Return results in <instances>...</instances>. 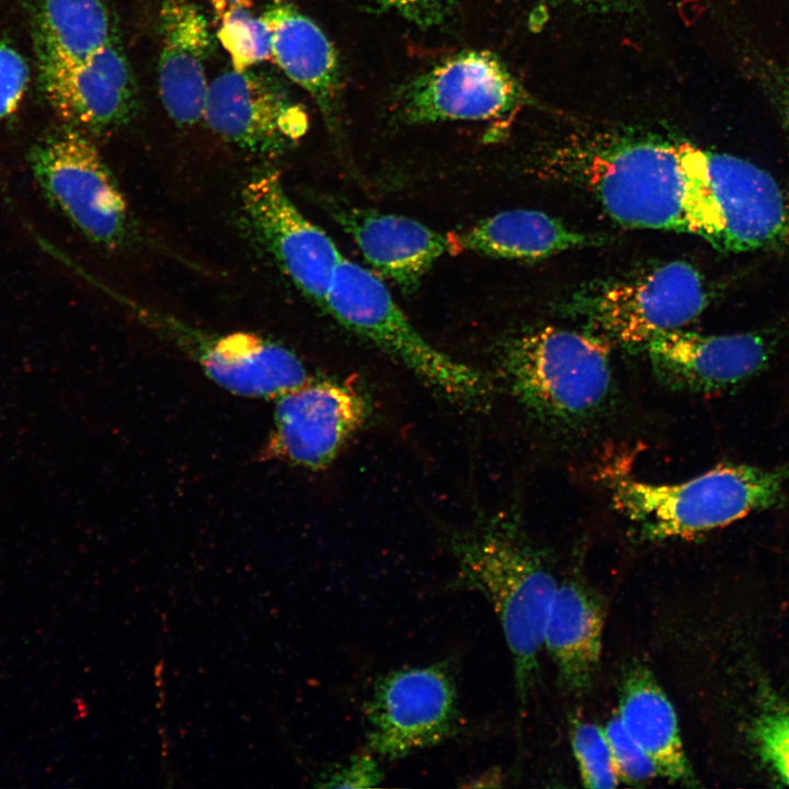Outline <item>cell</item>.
I'll return each instance as SVG.
<instances>
[{
	"label": "cell",
	"instance_id": "1",
	"mask_svg": "<svg viewBox=\"0 0 789 789\" xmlns=\"http://www.w3.org/2000/svg\"><path fill=\"white\" fill-rule=\"evenodd\" d=\"M550 165V174L584 186L624 226L708 236L705 155L691 144L622 140L558 155Z\"/></svg>",
	"mask_w": 789,
	"mask_h": 789
},
{
	"label": "cell",
	"instance_id": "2",
	"mask_svg": "<svg viewBox=\"0 0 789 789\" xmlns=\"http://www.w3.org/2000/svg\"><path fill=\"white\" fill-rule=\"evenodd\" d=\"M453 587L482 595L498 616L512 658L518 711L539 678L544 632L559 580L546 554L518 524L495 518L450 541Z\"/></svg>",
	"mask_w": 789,
	"mask_h": 789
},
{
	"label": "cell",
	"instance_id": "3",
	"mask_svg": "<svg viewBox=\"0 0 789 789\" xmlns=\"http://www.w3.org/2000/svg\"><path fill=\"white\" fill-rule=\"evenodd\" d=\"M614 507L645 540L699 536L789 505V460L776 466L724 461L675 484L617 478Z\"/></svg>",
	"mask_w": 789,
	"mask_h": 789
},
{
	"label": "cell",
	"instance_id": "4",
	"mask_svg": "<svg viewBox=\"0 0 789 789\" xmlns=\"http://www.w3.org/2000/svg\"><path fill=\"white\" fill-rule=\"evenodd\" d=\"M500 371L516 399L550 424L579 425L608 403L613 373L608 347L598 336L542 328L506 340L498 352Z\"/></svg>",
	"mask_w": 789,
	"mask_h": 789
},
{
	"label": "cell",
	"instance_id": "5",
	"mask_svg": "<svg viewBox=\"0 0 789 789\" xmlns=\"http://www.w3.org/2000/svg\"><path fill=\"white\" fill-rule=\"evenodd\" d=\"M324 309L447 398L476 403L491 393L481 371L427 342L382 282L355 262L344 258L339 262Z\"/></svg>",
	"mask_w": 789,
	"mask_h": 789
},
{
	"label": "cell",
	"instance_id": "6",
	"mask_svg": "<svg viewBox=\"0 0 789 789\" xmlns=\"http://www.w3.org/2000/svg\"><path fill=\"white\" fill-rule=\"evenodd\" d=\"M30 170L46 201L91 242L122 249L135 233L127 201L88 137L67 126L36 142Z\"/></svg>",
	"mask_w": 789,
	"mask_h": 789
},
{
	"label": "cell",
	"instance_id": "7",
	"mask_svg": "<svg viewBox=\"0 0 789 789\" xmlns=\"http://www.w3.org/2000/svg\"><path fill=\"white\" fill-rule=\"evenodd\" d=\"M363 711L367 746L384 759L438 745L460 728L454 668L445 660L392 670L374 683Z\"/></svg>",
	"mask_w": 789,
	"mask_h": 789
},
{
	"label": "cell",
	"instance_id": "8",
	"mask_svg": "<svg viewBox=\"0 0 789 789\" xmlns=\"http://www.w3.org/2000/svg\"><path fill=\"white\" fill-rule=\"evenodd\" d=\"M137 315L194 359L226 390L252 398H278L308 379L295 353L255 333H208L171 316L146 308Z\"/></svg>",
	"mask_w": 789,
	"mask_h": 789
},
{
	"label": "cell",
	"instance_id": "9",
	"mask_svg": "<svg viewBox=\"0 0 789 789\" xmlns=\"http://www.w3.org/2000/svg\"><path fill=\"white\" fill-rule=\"evenodd\" d=\"M708 298L700 272L688 262L672 261L607 286L586 308L592 324L605 336L645 347L656 335L682 329L697 318Z\"/></svg>",
	"mask_w": 789,
	"mask_h": 789
},
{
	"label": "cell",
	"instance_id": "10",
	"mask_svg": "<svg viewBox=\"0 0 789 789\" xmlns=\"http://www.w3.org/2000/svg\"><path fill=\"white\" fill-rule=\"evenodd\" d=\"M241 206L256 241L299 291L324 308L343 256L325 231L291 202L278 172L264 170L252 175L242 188Z\"/></svg>",
	"mask_w": 789,
	"mask_h": 789
},
{
	"label": "cell",
	"instance_id": "11",
	"mask_svg": "<svg viewBox=\"0 0 789 789\" xmlns=\"http://www.w3.org/2000/svg\"><path fill=\"white\" fill-rule=\"evenodd\" d=\"M779 339L775 330L701 335L677 329L656 335L644 348L664 385L712 395L735 390L761 376L775 358Z\"/></svg>",
	"mask_w": 789,
	"mask_h": 789
},
{
	"label": "cell",
	"instance_id": "12",
	"mask_svg": "<svg viewBox=\"0 0 789 789\" xmlns=\"http://www.w3.org/2000/svg\"><path fill=\"white\" fill-rule=\"evenodd\" d=\"M518 100L516 80L492 53L454 55L413 78L395 94L397 116L411 124L488 119Z\"/></svg>",
	"mask_w": 789,
	"mask_h": 789
},
{
	"label": "cell",
	"instance_id": "13",
	"mask_svg": "<svg viewBox=\"0 0 789 789\" xmlns=\"http://www.w3.org/2000/svg\"><path fill=\"white\" fill-rule=\"evenodd\" d=\"M716 218L713 247L724 252L773 249L789 242V196L766 170L704 150Z\"/></svg>",
	"mask_w": 789,
	"mask_h": 789
},
{
	"label": "cell",
	"instance_id": "14",
	"mask_svg": "<svg viewBox=\"0 0 789 789\" xmlns=\"http://www.w3.org/2000/svg\"><path fill=\"white\" fill-rule=\"evenodd\" d=\"M364 396L333 380H307L277 398L268 456L311 470L330 465L363 425Z\"/></svg>",
	"mask_w": 789,
	"mask_h": 789
},
{
	"label": "cell",
	"instance_id": "15",
	"mask_svg": "<svg viewBox=\"0 0 789 789\" xmlns=\"http://www.w3.org/2000/svg\"><path fill=\"white\" fill-rule=\"evenodd\" d=\"M203 119L225 140L256 155L274 156L306 132L305 112L273 78L229 70L209 84Z\"/></svg>",
	"mask_w": 789,
	"mask_h": 789
},
{
	"label": "cell",
	"instance_id": "16",
	"mask_svg": "<svg viewBox=\"0 0 789 789\" xmlns=\"http://www.w3.org/2000/svg\"><path fill=\"white\" fill-rule=\"evenodd\" d=\"M45 95L77 129L105 134L128 122L137 103V84L116 38L79 64L41 62Z\"/></svg>",
	"mask_w": 789,
	"mask_h": 789
},
{
	"label": "cell",
	"instance_id": "17",
	"mask_svg": "<svg viewBox=\"0 0 789 789\" xmlns=\"http://www.w3.org/2000/svg\"><path fill=\"white\" fill-rule=\"evenodd\" d=\"M605 597L584 579L571 575L559 581L544 632V648L556 670L563 694L581 698L590 694L601 667Z\"/></svg>",
	"mask_w": 789,
	"mask_h": 789
},
{
	"label": "cell",
	"instance_id": "18",
	"mask_svg": "<svg viewBox=\"0 0 789 789\" xmlns=\"http://www.w3.org/2000/svg\"><path fill=\"white\" fill-rule=\"evenodd\" d=\"M159 26L160 100L174 123L192 126L203 118L208 91L206 61L211 45L210 28L191 0H163Z\"/></svg>",
	"mask_w": 789,
	"mask_h": 789
},
{
	"label": "cell",
	"instance_id": "19",
	"mask_svg": "<svg viewBox=\"0 0 789 789\" xmlns=\"http://www.w3.org/2000/svg\"><path fill=\"white\" fill-rule=\"evenodd\" d=\"M333 215L370 266L407 291L451 249L450 238L403 216L354 207L335 208Z\"/></svg>",
	"mask_w": 789,
	"mask_h": 789
},
{
	"label": "cell",
	"instance_id": "20",
	"mask_svg": "<svg viewBox=\"0 0 789 789\" xmlns=\"http://www.w3.org/2000/svg\"><path fill=\"white\" fill-rule=\"evenodd\" d=\"M617 691V713L653 762L659 777L677 786H699L683 745L675 708L652 668L637 659L626 662Z\"/></svg>",
	"mask_w": 789,
	"mask_h": 789
},
{
	"label": "cell",
	"instance_id": "21",
	"mask_svg": "<svg viewBox=\"0 0 789 789\" xmlns=\"http://www.w3.org/2000/svg\"><path fill=\"white\" fill-rule=\"evenodd\" d=\"M271 31L272 58L306 90L335 127L340 104L338 55L320 27L285 0H272L262 12Z\"/></svg>",
	"mask_w": 789,
	"mask_h": 789
},
{
	"label": "cell",
	"instance_id": "22",
	"mask_svg": "<svg viewBox=\"0 0 789 789\" xmlns=\"http://www.w3.org/2000/svg\"><path fill=\"white\" fill-rule=\"evenodd\" d=\"M450 243L483 255L535 261L586 245L590 237L546 213L512 209L477 222Z\"/></svg>",
	"mask_w": 789,
	"mask_h": 789
},
{
	"label": "cell",
	"instance_id": "23",
	"mask_svg": "<svg viewBox=\"0 0 789 789\" xmlns=\"http://www.w3.org/2000/svg\"><path fill=\"white\" fill-rule=\"evenodd\" d=\"M35 34L39 62L79 64L115 38L103 0H39Z\"/></svg>",
	"mask_w": 789,
	"mask_h": 789
},
{
	"label": "cell",
	"instance_id": "24",
	"mask_svg": "<svg viewBox=\"0 0 789 789\" xmlns=\"http://www.w3.org/2000/svg\"><path fill=\"white\" fill-rule=\"evenodd\" d=\"M219 43L232 69L242 71L272 58L271 31L254 0H209Z\"/></svg>",
	"mask_w": 789,
	"mask_h": 789
},
{
	"label": "cell",
	"instance_id": "25",
	"mask_svg": "<svg viewBox=\"0 0 789 789\" xmlns=\"http://www.w3.org/2000/svg\"><path fill=\"white\" fill-rule=\"evenodd\" d=\"M571 747L584 787L605 789L619 785L603 728L574 719L571 725Z\"/></svg>",
	"mask_w": 789,
	"mask_h": 789
},
{
	"label": "cell",
	"instance_id": "26",
	"mask_svg": "<svg viewBox=\"0 0 789 789\" xmlns=\"http://www.w3.org/2000/svg\"><path fill=\"white\" fill-rule=\"evenodd\" d=\"M751 737L762 762L789 786V707L775 705L759 711Z\"/></svg>",
	"mask_w": 789,
	"mask_h": 789
},
{
	"label": "cell",
	"instance_id": "27",
	"mask_svg": "<svg viewBox=\"0 0 789 789\" xmlns=\"http://www.w3.org/2000/svg\"><path fill=\"white\" fill-rule=\"evenodd\" d=\"M603 730L619 781L644 786L659 777L653 762L625 729L618 713L607 721Z\"/></svg>",
	"mask_w": 789,
	"mask_h": 789
},
{
	"label": "cell",
	"instance_id": "28",
	"mask_svg": "<svg viewBox=\"0 0 789 789\" xmlns=\"http://www.w3.org/2000/svg\"><path fill=\"white\" fill-rule=\"evenodd\" d=\"M28 69L12 47L0 44V118L11 115L24 94Z\"/></svg>",
	"mask_w": 789,
	"mask_h": 789
},
{
	"label": "cell",
	"instance_id": "29",
	"mask_svg": "<svg viewBox=\"0 0 789 789\" xmlns=\"http://www.w3.org/2000/svg\"><path fill=\"white\" fill-rule=\"evenodd\" d=\"M384 779V770L377 759L368 753L359 754L345 765L323 776L317 787L321 788H367Z\"/></svg>",
	"mask_w": 789,
	"mask_h": 789
},
{
	"label": "cell",
	"instance_id": "30",
	"mask_svg": "<svg viewBox=\"0 0 789 789\" xmlns=\"http://www.w3.org/2000/svg\"><path fill=\"white\" fill-rule=\"evenodd\" d=\"M392 9L405 20L422 28L442 24L450 11V0H375Z\"/></svg>",
	"mask_w": 789,
	"mask_h": 789
},
{
	"label": "cell",
	"instance_id": "31",
	"mask_svg": "<svg viewBox=\"0 0 789 789\" xmlns=\"http://www.w3.org/2000/svg\"><path fill=\"white\" fill-rule=\"evenodd\" d=\"M770 94L778 107L789 138V66L770 68L767 73Z\"/></svg>",
	"mask_w": 789,
	"mask_h": 789
},
{
	"label": "cell",
	"instance_id": "32",
	"mask_svg": "<svg viewBox=\"0 0 789 789\" xmlns=\"http://www.w3.org/2000/svg\"><path fill=\"white\" fill-rule=\"evenodd\" d=\"M550 3L567 5L571 8L585 9L587 11L607 12L622 10L629 7L634 0H548Z\"/></svg>",
	"mask_w": 789,
	"mask_h": 789
}]
</instances>
